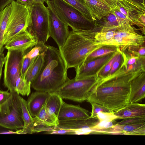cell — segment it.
Instances as JSON below:
<instances>
[{"mask_svg":"<svg viewBox=\"0 0 145 145\" xmlns=\"http://www.w3.org/2000/svg\"><path fill=\"white\" fill-rule=\"evenodd\" d=\"M129 104L137 103L145 96V71L134 77L130 82Z\"/></svg>","mask_w":145,"mask_h":145,"instance_id":"cell-18","label":"cell"},{"mask_svg":"<svg viewBox=\"0 0 145 145\" xmlns=\"http://www.w3.org/2000/svg\"><path fill=\"white\" fill-rule=\"evenodd\" d=\"M37 42L35 38L26 30L10 39L5 45V48L8 50H19L25 52L31 50Z\"/></svg>","mask_w":145,"mask_h":145,"instance_id":"cell-15","label":"cell"},{"mask_svg":"<svg viewBox=\"0 0 145 145\" xmlns=\"http://www.w3.org/2000/svg\"><path fill=\"white\" fill-rule=\"evenodd\" d=\"M49 14L48 34L56 42L59 47L64 44L69 35L68 26L59 18L55 10L52 0H47Z\"/></svg>","mask_w":145,"mask_h":145,"instance_id":"cell-10","label":"cell"},{"mask_svg":"<svg viewBox=\"0 0 145 145\" xmlns=\"http://www.w3.org/2000/svg\"><path fill=\"white\" fill-rule=\"evenodd\" d=\"M5 57L3 53L0 55V82L3 67L5 63Z\"/></svg>","mask_w":145,"mask_h":145,"instance_id":"cell-47","label":"cell"},{"mask_svg":"<svg viewBox=\"0 0 145 145\" xmlns=\"http://www.w3.org/2000/svg\"><path fill=\"white\" fill-rule=\"evenodd\" d=\"M145 69L126 71L122 58L120 65L116 71L100 78L86 100L103 106L113 112L119 110L129 104L131 81Z\"/></svg>","mask_w":145,"mask_h":145,"instance_id":"cell-1","label":"cell"},{"mask_svg":"<svg viewBox=\"0 0 145 145\" xmlns=\"http://www.w3.org/2000/svg\"><path fill=\"white\" fill-rule=\"evenodd\" d=\"M137 52H133L134 55L140 57H144L145 55V48L144 46H141L139 48Z\"/></svg>","mask_w":145,"mask_h":145,"instance_id":"cell-46","label":"cell"},{"mask_svg":"<svg viewBox=\"0 0 145 145\" xmlns=\"http://www.w3.org/2000/svg\"><path fill=\"white\" fill-rule=\"evenodd\" d=\"M33 118V133L45 132L49 128L57 125L59 123L48 112L46 102L38 114Z\"/></svg>","mask_w":145,"mask_h":145,"instance_id":"cell-17","label":"cell"},{"mask_svg":"<svg viewBox=\"0 0 145 145\" xmlns=\"http://www.w3.org/2000/svg\"><path fill=\"white\" fill-rule=\"evenodd\" d=\"M20 102L24 126L22 129L23 134H33V120L27 107V101L20 96Z\"/></svg>","mask_w":145,"mask_h":145,"instance_id":"cell-25","label":"cell"},{"mask_svg":"<svg viewBox=\"0 0 145 145\" xmlns=\"http://www.w3.org/2000/svg\"><path fill=\"white\" fill-rule=\"evenodd\" d=\"M107 5L111 9L114 8L117 6L115 0H97Z\"/></svg>","mask_w":145,"mask_h":145,"instance_id":"cell-43","label":"cell"},{"mask_svg":"<svg viewBox=\"0 0 145 145\" xmlns=\"http://www.w3.org/2000/svg\"><path fill=\"white\" fill-rule=\"evenodd\" d=\"M123 120L118 122L119 125H132L145 123V116L123 119Z\"/></svg>","mask_w":145,"mask_h":145,"instance_id":"cell-35","label":"cell"},{"mask_svg":"<svg viewBox=\"0 0 145 145\" xmlns=\"http://www.w3.org/2000/svg\"><path fill=\"white\" fill-rule=\"evenodd\" d=\"M116 52L92 60L86 61L76 71V75L74 78L77 79L94 75L98 76L100 72Z\"/></svg>","mask_w":145,"mask_h":145,"instance_id":"cell-12","label":"cell"},{"mask_svg":"<svg viewBox=\"0 0 145 145\" xmlns=\"http://www.w3.org/2000/svg\"><path fill=\"white\" fill-rule=\"evenodd\" d=\"M136 25L140 27H142V31L145 33V13L140 16L137 21L135 22L133 24Z\"/></svg>","mask_w":145,"mask_h":145,"instance_id":"cell-42","label":"cell"},{"mask_svg":"<svg viewBox=\"0 0 145 145\" xmlns=\"http://www.w3.org/2000/svg\"><path fill=\"white\" fill-rule=\"evenodd\" d=\"M18 3L28 7L32 6L34 4L33 0H16Z\"/></svg>","mask_w":145,"mask_h":145,"instance_id":"cell-44","label":"cell"},{"mask_svg":"<svg viewBox=\"0 0 145 145\" xmlns=\"http://www.w3.org/2000/svg\"><path fill=\"white\" fill-rule=\"evenodd\" d=\"M14 0H0V11L4 9Z\"/></svg>","mask_w":145,"mask_h":145,"instance_id":"cell-45","label":"cell"},{"mask_svg":"<svg viewBox=\"0 0 145 145\" xmlns=\"http://www.w3.org/2000/svg\"><path fill=\"white\" fill-rule=\"evenodd\" d=\"M19 50H8L5 57L4 71V84L10 92L15 91V83L21 75L23 59L28 51Z\"/></svg>","mask_w":145,"mask_h":145,"instance_id":"cell-9","label":"cell"},{"mask_svg":"<svg viewBox=\"0 0 145 145\" xmlns=\"http://www.w3.org/2000/svg\"><path fill=\"white\" fill-rule=\"evenodd\" d=\"M100 122L98 119L90 117L86 119L59 120L58 124L53 127L69 130L70 135H87L91 133L92 128Z\"/></svg>","mask_w":145,"mask_h":145,"instance_id":"cell-11","label":"cell"},{"mask_svg":"<svg viewBox=\"0 0 145 145\" xmlns=\"http://www.w3.org/2000/svg\"><path fill=\"white\" fill-rule=\"evenodd\" d=\"M47 45L43 42H37L35 46L24 55V57L31 59L35 58L40 54L45 52Z\"/></svg>","mask_w":145,"mask_h":145,"instance_id":"cell-32","label":"cell"},{"mask_svg":"<svg viewBox=\"0 0 145 145\" xmlns=\"http://www.w3.org/2000/svg\"><path fill=\"white\" fill-rule=\"evenodd\" d=\"M17 134L18 133L17 130L16 131H13L11 130H9L4 131L0 132V134Z\"/></svg>","mask_w":145,"mask_h":145,"instance_id":"cell-48","label":"cell"},{"mask_svg":"<svg viewBox=\"0 0 145 145\" xmlns=\"http://www.w3.org/2000/svg\"><path fill=\"white\" fill-rule=\"evenodd\" d=\"M11 7L10 3L0 11V55L3 53L4 50L3 39L10 14Z\"/></svg>","mask_w":145,"mask_h":145,"instance_id":"cell-26","label":"cell"},{"mask_svg":"<svg viewBox=\"0 0 145 145\" xmlns=\"http://www.w3.org/2000/svg\"><path fill=\"white\" fill-rule=\"evenodd\" d=\"M11 5L10 14L3 37L4 46L16 35L25 31L29 22V7L14 0Z\"/></svg>","mask_w":145,"mask_h":145,"instance_id":"cell-6","label":"cell"},{"mask_svg":"<svg viewBox=\"0 0 145 145\" xmlns=\"http://www.w3.org/2000/svg\"><path fill=\"white\" fill-rule=\"evenodd\" d=\"M113 113L120 119L144 116L145 105L137 103H130Z\"/></svg>","mask_w":145,"mask_h":145,"instance_id":"cell-22","label":"cell"},{"mask_svg":"<svg viewBox=\"0 0 145 145\" xmlns=\"http://www.w3.org/2000/svg\"><path fill=\"white\" fill-rule=\"evenodd\" d=\"M113 112H100L97 114V118L100 121H109L116 120L118 118Z\"/></svg>","mask_w":145,"mask_h":145,"instance_id":"cell-39","label":"cell"},{"mask_svg":"<svg viewBox=\"0 0 145 145\" xmlns=\"http://www.w3.org/2000/svg\"><path fill=\"white\" fill-rule=\"evenodd\" d=\"M11 95V92L8 91H4L0 89V106L5 103Z\"/></svg>","mask_w":145,"mask_h":145,"instance_id":"cell-41","label":"cell"},{"mask_svg":"<svg viewBox=\"0 0 145 145\" xmlns=\"http://www.w3.org/2000/svg\"><path fill=\"white\" fill-rule=\"evenodd\" d=\"M101 20H103V24L102 25V27L100 31H116L120 30L119 24L116 17L111 10L108 14L104 17Z\"/></svg>","mask_w":145,"mask_h":145,"instance_id":"cell-27","label":"cell"},{"mask_svg":"<svg viewBox=\"0 0 145 145\" xmlns=\"http://www.w3.org/2000/svg\"><path fill=\"white\" fill-rule=\"evenodd\" d=\"M88 110L79 105L69 104L63 102L58 116L59 120L86 119L90 117Z\"/></svg>","mask_w":145,"mask_h":145,"instance_id":"cell-16","label":"cell"},{"mask_svg":"<svg viewBox=\"0 0 145 145\" xmlns=\"http://www.w3.org/2000/svg\"><path fill=\"white\" fill-rule=\"evenodd\" d=\"M29 7L30 18L27 30L37 42L46 43L50 37L48 8L44 4H34Z\"/></svg>","mask_w":145,"mask_h":145,"instance_id":"cell-8","label":"cell"},{"mask_svg":"<svg viewBox=\"0 0 145 145\" xmlns=\"http://www.w3.org/2000/svg\"><path fill=\"white\" fill-rule=\"evenodd\" d=\"M35 4H44V3H46L47 0H33Z\"/></svg>","mask_w":145,"mask_h":145,"instance_id":"cell-49","label":"cell"},{"mask_svg":"<svg viewBox=\"0 0 145 145\" xmlns=\"http://www.w3.org/2000/svg\"><path fill=\"white\" fill-rule=\"evenodd\" d=\"M67 69L59 49L47 45L43 65L31 87L36 91L54 92L69 79Z\"/></svg>","mask_w":145,"mask_h":145,"instance_id":"cell-2","label":"cell"},{"mask_svg":"<svg viewBox=\"0 0 145 145\" xmlns=\"http://www.w3.org/2000/svg\"><path fill=\"white\" fill-rule=\"evenodd\" d=\"M63 101L58 94L55 92L49 93L46 102V109L48 113L57 121L58 116Z\"/></svg>","mask_w":145,"mask_h":145,"instance_id":"cell-24","label":"cell"},{"mask_svg":"<svg viewBox=\"0 0 145 145\" xmlns=\"http://www.w3.org/2000/svg\"><path fill=\"white\" fill-rule=\"evenodd\" d=\"M116 31H109L106 32H97L94 36L96 40L105 45H108L113 40Z\"/></svg>","mask_w":145,"mask_h":145,"instance_id":"cell-31","label":"cell"},{"mask_svg":"<svg viewBox=\"0 0 145 145\" xmlns=\"http://www.w3.org/2000/svg\"><path fill=\"white\" fill-rule=\"evenodd\" d=\"M100 79L97 75L76 79H69L58 89L54 92L63 99L81 103L87 100L93 88Z\"/></svg>","mask_w":145,"mask_h":145,"instance_id":"cell-4","label":"cell"},{"mask_svg":"<svg viewBox=\"0 0 145 145\" xmlns=\"http://www.w3.org/2000/svg\"><path fill=\"white\" fill-rule=\"evenodd\" d=\"M100 27L89 30L70 31L63 45L59 48L67 68H73L76 72L84 63L89 56L105 46L94 38Z\"/></svg>","mask_w":145,"mask_h":145,"instance_id":"cell-3","label":"cell"},{"mask_svg":"<svg viewBox=\"0 0 145 145\" xmlns=\"http://www.w3.org/2000/svg\"><path fill=\"white\" fill-rule=\"evenodd\" d=\"M57 15L64 23L75 31L93 30L98 26L91 22L78 10L63 0H52Z\"/></svg>","mask_w":145,"mask_h":145,"instance_id":"cell-5","label":"cell"},{"mask_svg":"<svg viewBox=\"0 0 145 145\" xmlns=\"http://www.w3.org/2000/svg\"><path fill=\"white\" fill-rule=\"evenodd\" d=\"M80 12L88 20L92 22L93 21L90 12L84 0H63Z\"/></svg>","mask_w":145,"mask_h":145,"instance_id":"cell-29","label":"cell"},{"mask_svg":"<svg viewBox=\"0 0 145 145\" xmlns=\"http://www.w3.org/2000/svg\"><path fill=\"white\" fill-rule=\"evenodd\" d=\"M111 10L116 17L120 30H124L131 33L136 32L135 28L132 26L130 21L125 15L120 12L116 6L114 8L111 9Z\"/></svg>","mask_w":145,"mask_h":145,"instance_id":"cell-28","label":"cell"},{"mask_svg":"<svg viewBox=\"0 0 145 145\" xmlns=\"http://www.w3.org/2000/svg\"><path fill=\"white\" fill-rule=\"evenodd\" d=\"M131 0L145 7V0Z\"/></svg>","mask_w":145,"mask_h":145,"instance_id":"cell-50","label":"cell"},{"mask_svg":"<svg viewBox=\"0 0 145 145\" xmlns=\"http://www.w3.org/2000/svg\"><path fill=\"white\" fill-rule=\"evenodd\" d=\"M92 106V112L90 117L97 119L98 114L101 112H113L106 108L101 105L94 103H90Z\"/></svg>","mask_w":145,"mask_h":145,"instance_id":"cell-36","label":"cell"},{"mask_svg":"<svg viewBox=\"0 0 145 145\" xmlns=\"http://www.w3.org/2000/svg\"><path fill=\"white\" fill-rule=\"evenodd\" d=\"M49 93L36 91L32 93L27 101V108L31 115L35 117L39 112L42 106L46 102Z\"/></svg>","mask_w":145,"mask_h":145,"instance_id":"cell-19","label":"cell"},{"mask_svg":"<svg viewBox=\"0 0 145 145\" xmlns=\"http://www.w3.org/2000/svg\"><path fill=\"white\" fill-rule=\"evenodd\" d=\"M15 91L19 94L26 95L25 82L24 78L21 75L17 79L15 83Z\"/></svg>","mask_w":145,"mask_h":145,"instance_id":"cell-37","label":"cell"},{"mask_svg":"<svg viewBox=\"0 0 145 145\" xmlns=\"http://www.w3.org/2000/svg\"><path fill=\"white\" fill-rule=\"evenodd\" d=\"M35 58L31 59L29 58L25 57L24 56L23 59L21 71V76L23 78H24L28 69Z\"/></svg>","mask_w":145,"mask_h":145,"instance_id":"cell-38","label":"cell"},{"mask_svg":"<svg viewBox=\"0 0 145 145\" xmlns=\"http://www.w3.org/2000/svg\"><path fill=\"white\" fill-rule=\"evenodd\" d=\"M120 50V48L116 52L115 54L104 67V68L99 73L98 76L100 78L107 76L111 69L112 64L117 58Z\"/></svg>","mask_w":145,"mask_h":145,"instance_id":"cell-34","label":"cell"},{"mask_svg":"<svg viewBox=\"0 0 145 145\" xmlns=\"http://www.w3.org/2000/svg\"><path fill=\"white\" fill-rule=\"evenodd\" d=\"M116 120L100 121L92 129V132L105 133L108 129L112 128L117 124L118 122Z\"/></svg>","mask_w":145,"mask_h":145,"instance_id":"cell-33","label":"cell"},{"mask_svg":"<svg viewBox=\"0 0 145 145\" xmlns=\"http://www.w3.org/2000/svg\"><path fill=\"white\" fill-rule=\"evenodd\" d=\"M119 48V47L116 46L105 45L90 54L86 61L92 60L96 58L114 53L117 51Z\"/></svg>","mask_w":145,"mask_h":145,"instance_id":"cell-30","label":"cell"},{"mask_svg":"<svg viewBox=\"0 0 145 145\" xmlns=\"http://www.w3.org/2000/svg\"><path fill=\"white\" fill-rule=\"evenodd\" d=\"M10 92L8 99L0 106V126L16 130L24 126L20 96L15 91Z\"/></svg>","mask_w":145,"mask_h":145,"instance_id":"cell-7","label":"cell"},{"mask_svg":"<svg viewBox=\"0 0 145 145\" xmlns=\"http://www.w3.org/2000/svg\"><path fill=\"white\" fill-rule=\"evenodd\" d=\"M122 59V52L120 50L117 58L114 62L110 72L108 75L113 74L117 70L120 65Z\"/></svg>","mask_w":145,"mask_h":145,"instance_id":"cell-40","label":"cell"},{"mask_svg":"<svg viewBox=\"0 0 145 145\" xmlns=\"http://www.w3.org/2000/svg\"><path fill=\"white\" fill-rule=\"evenodd\" d=\"M44 53L38 56L34 60L28 69L24 78L26 95L31 92V83L40 71L44 61Z\"/></svg>","mask_w":145,"mask_h":145,"instance_id":"cell-21","label":"cell"},{"mask_svg":"<svg viewBox=\"0 0 145 145\" xmlns=\"http://www.w3.org/2000/svg\"><path fill=\"white\" fill-rule=\"evenodd\" d=\"M116 7L133 25L141 15L145 13V7L131 0H115Z\"/></svg>","mask_w":145,"mask_h":145,"instance_id":"cell-14","label":"cell"},{"mask_svg":"<svg viewBox=\"0 0 145 145\" xmlns=\"http://www.w3.org/2000/svg\"><path fill=\"white\" fill-rule=\"evenodd\" d=\"M105 133L144 135L145 123L132 125H116L107 130Z\"/></svg>","mask_w":145,"mask_h":145,"instance_id":"cell-20","label":"cell"},{"mask_svg":"<svg viewBox=\"0 0 145 145\" xmlns=\"http://www.w3.org/2000/svg\"><path fill=\"white\" fill-rule=\"evenodd\" d=\"M90 11L93 21L101 20L110 12L107 5L97 0H84Z\"/></svg>","mask_w":145,"mask_h":145,"instance_id":"cell-23","label":"cell"},{"mask_svg":"<svg viewBox=\"0 0 145 145\" xmlns=\"http://www.w3.org/2000/svg\"><path fill=\"white\" fill-rule=\"evenodd\" d=\"M145 37L136 32L131 33L123 30L116 31L113 40L108 45L138 48L144 44Z\"/></svg>","mask_w":145,"mask_h":145,"instance_id":"cell-13","label":"cell"}]
</instances>
